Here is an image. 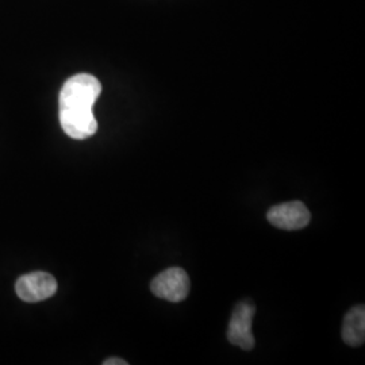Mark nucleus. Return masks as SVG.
I'll use <instances>...</instances> for the list:
<instances>
[{
    "mask_svg": "<svg viewBox=\"0 0 365 365\" xmlns=\"http://www.w3.org/2000/svg\"><path fill=\"white\" fill-rule=\"evenodd\" d=\"M267 218L274 227L283 230H299L310 223L312 215L302 202L295 200L274 206L268 211Z\"/></svg>",
    "mask_w": 365,
    "mask_h": 365,
    "instance_id": "obj_5",
    "label": "nucleus"
},
{
    "mask_svg": "<svg viewBox=\"0 0 365 365\" xmlns=\"http://www.w3.org/2000/svg\"><path fill=\"white\" fill-rule=\"evenodd\" d=\"M150 289L157 298L178 303L188 297L190 277L182 268H170L152 280Z\"/></svg>",
    "mask_w": 365,
    "mask_h": 365,
    "instance_id": "obj_2",
    "label": "nucleus"
},
{
    "mask_svg": "<svg viewBox=\"0 0 365 365\" xmlns=\"http://www.w3.org/2000/svg\"><path fill=\"white\" fill-rule=\"evenodd\" d=\"M102 92V84L88 73L68 78L58 98L60 123L66 135L73 140H87L98 130L92 107Z\"/></svg>",
    "mask_w": 365,
    "mask_h": 365,
    "instance_id": "obj_1",
    "label": "nucleus"
},
{
    "mask_svg": "<svg viewBox=\"0 0 365 365\" xmlns=\"http://www.w3.org/2000/svg\"><path fill=\"white\" fill-rule=\"evenodd\" d=\"M15 291L27 303H37L52 298L57 292V282L51 274L33 272L24 274L16 280Z\"/></svg>",
    "mask_w": 365,
    "mask_h": 365,
    "instance_id": "obj_4",
    "label": "nucleus"
},
{
    "mask_svg": "<svg viewBox=\"0 0 365 365\" xmlns=\"http://www.w3.org/2000/svg\"><path fill=\"white\" fill-rule=\"evenodd\" d=\"M103 365H128V361H125L122 359H108L103 361Z\"/></svg>",
    "mask_w": 365,
    "mask_h": 365,
    "instance_id": "obj_7",
    "label": "nucleus"
},
{
    "mask_svg": "<svg viewBox=\"0 0 365 365\" xmlns=\"http://www.w3.org/2000/svg\"><path fill=\"white\" fill-rule=\"evenodd\" d=\"M342 339L349 346H360L365 341L364 306H356L345 315L342 325Z\"/></svg>",
    "mask_w": 365,
    "mask_h": 365,
    "instance_id": "obj_6",
    "label": "nucleus"
},
{
    "mask_svg": "<svg viewBox=\"0 0 365 365\" xmlns=\"http://www.w3.org/2000/svg\"><path fill=\"white\" fill-rule=\"evenodd\" d=\"M255 315V306L249 302H241L235 306L227 329V339L235 346L250 351L255 346L252 334V322Z\"/></svg>",
    "mask_w": 365,
    "mask_h": 365,
    "instance_id": "obj_3",
    "label": "nucleus"
}]
</instances>
